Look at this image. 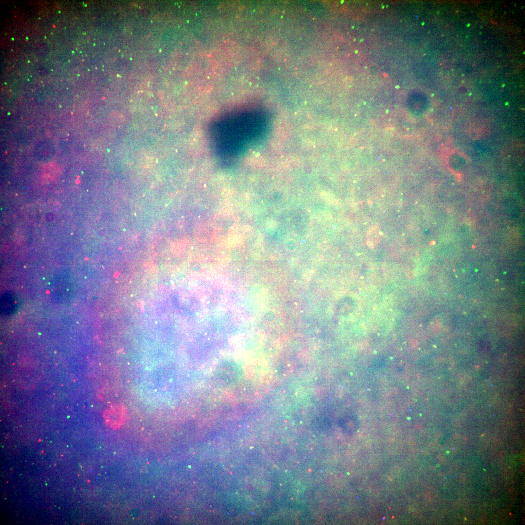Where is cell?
Returning a JSON list of instances; mask_svg holds the SVG:
<instances>
[{
    "instance_id": "1",
    "label": "cell",
    "mask_w": 525,
    "mask_h": 525,
    "mask_svg": "<svg viewBox=\"0 0 525 525\" xmlns=\"http://www.w3.org/2000/svg\"><path fill=\"white\" fill-rule=\"evenodd\" d=\"M103 418L108 427L114 430L119 429L126 423L128 419V411L123 405L116 404L104 411Z\"/></svg>"
},
{
    "instance_id": "2",
    "label": "cell",
    "mask_w": 525,
    "mask_h": 525,
    "mask_svg": "<svg viewBox=\"0 0 525 525\" xmlns=\"http://www.w3.org/2000/svg\"><path fill=\"white\" fill-rule=\"evenodd\" d=\"M217 373L220 378L223 379L224 378H226L225 380V381H229L228 378H234L235 380L236 379V377L234 376L237 377H238V376L235 375L233 376L232 374H240V369L238 368L237 366H221L219 370H218Z\"/></svg>"
}]
</instances>
